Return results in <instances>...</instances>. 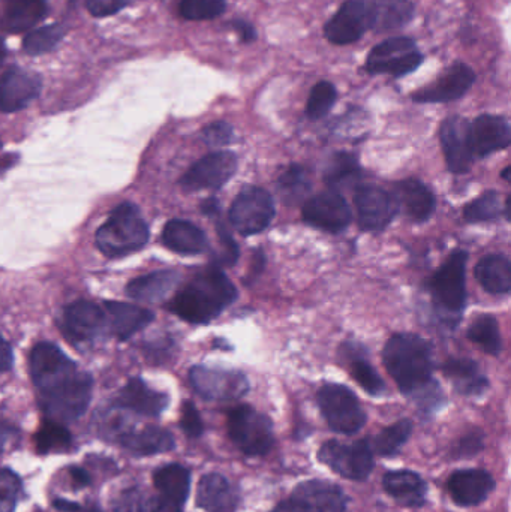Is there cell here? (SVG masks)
Instances as JSON below:
<instances>
[{
	"mask_svg": "<svg viewBox=\"0 0 511 512\" xmlns=\"http://www.w3.org/2000/svg\"><path fill=\"white\" fill-rule=\"evenodd\" d=\"M71 433L66 430L62 423L48 420L39 427L36 433V450L41 454L53 453V451H63L71 445Z\"/></svg>",
	"mask_w": 511,
	"mask_h": 512,
	"instance_id": "7bdbcfd3",
	"label": "cell"
},
{
	"mask_svg": "<svg viewBox=\"0 0 511 512\" xmlns=\"http://www.w3.org/2000/svg\"><path fill=\"white\" fill-rule=\"evenodd\" d=\"M509 171H510V168H506V170H504L503 177L506 180H509Z\"/></svg>",
	"mask_w": 511,
	"mask_h": 512,
	"instance_id": "03108f58",
	"label": "cell"
},
{
	"mask_svg": "<svg viewBox=\"0 0 511 512\" xmlns=\"http://www.w3.org/2000/svg\"><path fill=\"white\" fill-rule=\"evenodd\" d=\"M360 177L359 161L353 153L339 152L330 158L324 171V182L330 188H341V186L353 183Z\"/></svg>",
	"mask_w": 511,
	"mask_h": 512,
	"instance_id": "f35d334b",
	"label": "cell"
},
{
	"mask_svg": "<svg viewBox=\"0 0 511 512\" xmlns=\"http://www.w3.org/2000/svg\"><path fill=\"white\" fill-rule=\"evenodd\" d=\"M83 512H102V511L99 510V508L92 507V508H87V510H84Z\"/></svg>",
	"mask_w": 511,
	"mask_h": 512,
	"instance_id": "e7e4bbea",
	"label": "cell"
},
{
	"mask_svg": "<svg viewBox=\"0 0 511 512\" xmlns=\"http://www.w3.org/2000/svg\"><path fill=\"white\" fill-rule=\"evenodd\" d=\"M134 512H183V507L162 495L149 496L144 499L138 498Z\"/></svg>",
	"mask_w": 511,
	"mask_h": 512,
	"instance_id": "816d5d0a",
	"label": "cell"
},
{
	"mask_svg": "<svg viewBox=\"0 0 511 512\" xmlns=\"http://www.w3.org/2000/svg\"><path fill=\"white\" fill-rule=\"evenodd\" d=\"M279 191L290 203H299L311 191L308 171L300 165H291L278 180Z\"/></svg>",
	"mask_w": 511,
	"mask_h": 512,
	"instance_id": "b9f144b4",
	"label": "cell"
},
{
	"mask_svg": "<svg viewBox=\"0 0 511 512\" xmlns=\"http://www.w3.org/2000/svg\"><path fill=\"white\" fill-rule=\"evenodd\" d=\"M189 381L198 396L210 402H233L249 391V381L239 370L195 366L189 372Z\"/></svg>",
	"mask_w": 511,
	"mask_h": 512,
	"instance_id": "8fae6325",
	"label": "cell"
},
{
	"mask_svg": "<svg viewBox=\"0 0 511 512\" xmlns=\"http://www.w3.org/2000/svg\"><path fill=\"white\" fill-rule=\"evenodd\" d=\"M41 77L35 72L11 68L0 78V110L17 113L41 93Z\"/></svg>",
	"mask_w": 511,
	"mask_h": 512,
	"instance_id": "7402d4cb",
	"label": "cell"
},
{
	"mask_svg": "<svg viewBox=\"0 0 511 512\" xmlns=\"http://www.w3.org/2000/svg\"><path fill=\"white\" fill-rule=\"evenodd\" d=\"M357 221L365 231H381L399 212L395 195L374 185L357 186L354 192Z\"/></svg>",
	"mask_w": 511,
	"mask_h": 512,
	"instance_id": "7c38bea8",
	"label": "cell"
},
{
	"mask_svg": "<svg viewBox=\"0 0 511 512\" xmlns=\"http://www.w3.org/2000/svg\"><path fill=\"white\" fill-rule=\"evenodd\" d=\"M467 259V252H453L431 280L435 306L452 318H459L467 303Z\"/></svg>",
	"mask_w": 511,
	"mask_h": 512,
	"instance_id": "ba28073f",
	"label": "cell"
},
{
	"mask_svg": "<svg viewBox=\"0 0 511 512\" xmlns=\"http://www.w3.org/2000/svg\"><path fill=\"white\" fill-rule=\"evenodd\" d=\"M504 207L501 204V197L498 192H485L482 197L468 204L464 210L465 221L471 224L477 222H491L503 215Z\"/></svg>",
	"mask_w": 511,
	"mask_h": 512,
	"instance_id": "ee69618b",
	"label": "cell"
},
{
	"mask_svg": "<svg viewBox=\"0 0 511 512\" xmlns=\"http://www.w3.org/2000/svg\"><path fill=\"white\" fill-rule=\"evenodd\" d=\"M201 140L209 147H225L234 141V129L230 123L215 122L201 131Z\"/></svg>",
	"mask_w": 511,
	"mask_h": 512,
	"instance_id": "681fc988",
	"label": "cell"
},
{
	"mask_svg": "<svg viewBox=\"0 0 511 512\" xmlns=\"http://www.w3.org/2000/svg\"><path fill=\"white\" fill-rule=\"evenodd\" d=\"M348 369H350L354 381L371 396H381L386 391V384H384L383 379L366 358L351 354L348 358Z\"/></svg>",
	"mask_w": 511,
	"mask_h": 512,
	"instance_id": "ab89813d",
	"label": "cell"
},
{
	"mask_svg": "<svg viewBox=\"0 0 511 512\" xmlns=\"http://www.w3.org/2000/svg\"><path fill=\"white\" fill-rule=\"evenodd\" d=\"M228 435L240 453L248 457H263L275 445L273 423L249 405L237 406L228 414Z\"/></svg>",
	"mask_w": 511,
	"mask_h": 512,
	"instance_id": "5b68a950",
	"label": "cell"
},
{
	"mask_svg": "<svg viewBox=\"0 0 511 512\" xmlns=\"http://www.w3.org/2000/svg\"><path fill=\"white\" fill-rule=\"evenodd\" d=\"M471 152L477 158L507 149L511 143V129L506 117L483 114L470 122L468 128Z\"/></svg>",
	"mask_w": 511,
	"mask_h": 512,
	"instance_id": "44dd1931",
	"label": "cell"
},
{
	"mask_svg": "<svg viewBox=\"0 0 511 512\" xmlns=\"http://www.w3.org/2000/svg\"><path fill=\"white\" fill-rule=\"evenodd\" d=\"M29 370L35 387L44 391L78 369L74 361L69 360L56 345L41 342L30 352Z\"/></svg>",
	"mask_w": 511,
	"mask_h": 512,
	"instance_id": "2e32d148",
	"label": "cell"
},
{
	"mask_svg": "<svg viewBox=\"0 0 511 512\" xmlns=\"http://www.w3.org/2000/svg\"><path fill=\"white\" fill-rule=\"evenodd\" d=\"M371 29V2L347 0L327 21L324 35L335 45H350L359 41Z\"/></svg>",
	"mask_w": 511,
	"mask_h": 512,
	"instance_id": "5bb4252c",
	"label": "cell"
},
{
	"mask_svg": "<svg viewBox=\"0 0 511 512\" xmlns=\"http://www.w3.org/2000/svg\"><path fill=\"white\" fill-rule=\"evenodd\" d=\"M92 388V376L77 370L53 387L39 391V405L48 420L57 423L78 420L89 406Z\"/></svg>",
	"mask_w": 511,
	"mask_h": 512,
	"instance_id": "277c9868",
	"label": "cell"
},
{
	"mask_svg": "<svg viewBox=\"0 0 511 512\" xmlns=\"http://www.w3.org/2000/svg\"><path fill=\"white\" fill-rule=\"evenodd\" d=\"M105 310H107L105 315H107L111 333L122 342L146 328L155 319V315L150 310L135 304L119 303V301H107Z\"/></svg>",
	"mask_w": 511,
	"mask_h": 512,
	"instance_id": "4316f807",
	"label": "cell"
},
{
	"mask_svg": "<svg viewBox=\"0 0 511 512\" xmlns=\"http://www.w3.org/2000/svg\"><path fill=\"white\" fill-rule=\"evenodd\" d=\"M129 0H87V8L95 17H108L122 11Z\"/></svg>",
	"mask_w": 511,
	"mask_h": 512,
	"instance_id": "f5cc1de1",
	"label": "cell"
},
{
	"mask_svg": "<svg viewBox=\"0 0 511 512\" xmlns=\"http://www.w3.org/2000/svg\"><path fill=\"white\" fill-rule=\"evenodd\" d=\"M272 195L257 186H246L231 204L230 222L242 236L263 233L275 218Z\"/></svg>",
	"mask_w": 511,
	"mask_h": 512,
	"instance_id": "30bf717a",
	"label": "cell"
},
{
	"mask_svg": "<svg viewBox=\"0 0 511 512\" xmlns=\"http://www.w3.org/2000/svg\"><path fill=\"white\" fill-rule=\"evenodd\" d=\"M318 406L333 432L356 435L368 423V415L356 394L341 384H327L318 391Z\"/></svg>",
	"mask_w": 511,
	"mask_h": 512,
	"instance_id": "8992f818",
	"label": "cell"
},
{
	"mask_svg": "<svg viewBox=\"0 0 511 512\" xmlns=\"http://www.w3.org/2000/svg\"><path fill=\"white\" fill-rule=\"evenodd\" d=\"M237 298V289L227 274L212 267L195 276L173 300L168 309L189 324H209Z\"/></svg>",
	"mask_w": 511,
	"mask_h": 512,
	"instance_id": "7a4b0ae2",
	"label": "cell"
},
{
	"mask_svg": "<svg viewBox=\"0 0 511 512\" xmlns=\"http://www.w3.org/2000/svg\"><path fill=\"white\" fill-rule=\"evenodd\" d=\"M414 12L411 0H372L371 29L377 33L401 29L413 20Z\"/></svg>",
	"mask_w": 511,
	"mask_h": 512,
	"instance_id": "1f68e13d",
	"label": "cell"
},
{
	"mask_svg": "<svg viewBox=\"0 0 511 512\" xmlns=\"http://www.w3.org/2000/svg\"><path fill=\"white\" fill-rule=\"evenodd\" d=\"M422 63L423 54L416 42L405 36H396L372 48L365 69L369 74H387L399 78L416 71Z\"/></svg>",
	"mask_w": 511,
	"mask_h": 512,
	"instance_id": "9c48e42d",
	"label": "cell"
},
{
	"mask_svg": "<svg viewBox=\"0 0 511 512\" xmlns=\"http://www.w3.org/2000/svg\"><path fill=\"white\" fill-rule=\"evenodd\" d=\"M476 83V74L462 62L453 63L434 83L413 93V101L419 104H443L462 98Z\"/></svg>",
	"mask_w": 511,
	"mask_h": 512,
	"instance_id": "e0dca14e",
	"label": "cell"
},
{
	"mask_svg": "<svg viewBox=\"0 0 511 512\" xmlns=\"http://www.w3.org/2000/svg\"><path fill=\"white\" fill-rule=\"evenodd\" d=\"M290 498L300 512H345L350 502L338 484L320 478L303 481L294 487Z\"/></svg>",
	"mask_w": 511,
	"mask_h": 512,
	"instance_id": "ac0fdd59",
	"label": "cell"
},
{
	"mask_svg": "<svg viewBox=\"0 0 511 512\" xmlns=\"http://www.w3.org/2000/svg\"><path fill=\"white\" fill-rule=\"evenodd\" d=\"M306 224L326 233L338 234L353 221V213L339 192L329 191L312 197L303 206Z\"/></svg>",
	"mask_w": 511,
	"mask_h": 512,
	"instance_id": "9a60e30c",
	"label": "cell"
},
{
	"mask_svg": "<svg viewBox=\"0 0 511 512\" xmlns=\"http://www.w3.org/2000/svg\"><path fill=\"white\" fill-rule=\"evenodd\" d=\"M21 480L11 469H0V512H14L21 496Z\"/></svg>",
	"mask_w": 511,
	"mask_h": 512,
	"instance_id": "7dc6e473",
	"label": "cell"
},
{
	"mask_svg": "<svg viewBox=\"0 0 511 512\" xmlns=\"http://www.w3.org/2000/svg\"><path fill=\"white\" fill-rule=\"evenodd\" d=\"M53 507L56 508V510H59L62 512H80L81 511L80 505L75 504V502L66 501V499H54Z\"/></svg>",
	"mask_w": 511,
	"mask_h": 512,
	"instance_id": "680465c9",
	"label": "cell"
},
{
	"mask_svg": "<svg viewBox=\"0 0 511 512\" xmlns=\"http://www.w3.org/2000/svg\"><path fill=\"white\" fill-rule=\"evenodd\" d=\"M230 26L239 33L240 39H242L245 44H251V42L257 39V30H255V27L252 26L251 23H248V21L234 20L231 21Z\"/></svg>",
	"mask_w": 511,
	"mask_h": 512,
	"instance_id": "11a10c76",
	"label": "cell"
},
{
	"mask_svg": "<svg viewBox=\"0 0 511 512\" xmlns=\"http://www.w3.org/2000/svg\"><path fill=\"white\" fill-rule=\"evenodd\" d=\"M63 36H65V29H63L62 24H51V26L33 30L24 38V51L30 56H41V54L50 53L59 45Z\"/></svg>",
	"mask_w": 511,
	"mask_h": 512,
	"instance_id": "60d3db41",
	"label": "cell"
},
{
	"mask_svg": "<svg viewBox=\"0 0 511 512\" xmlns=\"http://www.w3.org/2000/svg\"><path fill=\"white\" fill-rule=\"evenodd\" d=\"M338 92L336 87L329 81H320L315 84L314 89L309 95L308 104H306V116L311 120H320L326 117L335 105Z\"/></svg>",
	"mask_w": 511,
	"mask_h": 512,
	"instance_id": "f6af8a7d",
	"label": "cell"
},
{
	"mask_svg": "<svg viewBox=\"0 0 511 512\" xmlns=\"http://www.w3.org/2000/svg\"><path fill=\"white\" fill-rule=\"evenodd\" d=\"M123 448L135 456H155L168 453L176 448L174 436L161 427L149 426L140 432H129L120 438Z\"/></svg>",
	"mask_w": 511,
	"mask_h": 512,
	"instance_id": "d6a6232c",
	"label": "cell"
},
{
	"mask_svg": "<svg viewBox=\"0 0 511 512\" xmlns=\"http://www.w3.org/2000/svg\"><path fill=\"white\" fill-rule=\"evenodd\" d=\"M180 282V273L176 270L153 271L146 276L131 280L126 286L129 297L144 303H158L164 300Z\"/></svg>",
	"mask_w": 511,
	"mask_h": 512,
	"instance_id": "4dcf8cb0",
	"label": "cell"
},
{
	"mask_svg": "<svg viewBox=\"0 0 511 512\" xmlns=\"http://www.w3.org/2000/svg\"><path fill=\"white\" fill-rule=\"evenodd\" d=\"M195 502L206 512H236L240 496L228 478L218 472H210L198 483Z\"/></svg>",
	"mask_w": 511,
	"mask_h": 512,
	"instance_id": "cb8c5ba5",
	"label": "cell"
},
{
	"mask_svg": "<svg viewBox=\"0 0 511 512\" xmlns=\"http://www.w3.org/2000/svg\"><path fill=\"white\" fill-rule=\"evenodd\" d=\"M216 230H218L219 240H221L222 248H224V258L221 259L222 264H236L237 259H239V248H237V243L234 242L233 237L230 236L225 225L218 224Z\"/></svg>",
	"mask_w": 511,
	"mask_h": 512,
	"instance_id": "db71d44e",
	"label": "cell"
},
{
	"mask_svg": "<svg viewBox=\"0 0 511 512\" xmlns=\"http://www.w3.org/2000/svg\"><path fill=\"white\" fill-rule=\"evenodd\" d=\"M12 433H14V430H12L11 427L0 423V454L5 451L6 444H8L9 439H11Z\"/></svg>",
	"mask_w": 511,
	"mask_h": 512,
	"instance_id": "6125c7cd",
	"label": "cell"
},
{
	"mask_svg": "<svg viewBox=\"0 0 511 512\" xmlns=\"http://www.w3.org/2000/svg\"><path fill=\"white\" fill-rule=\"evenodd\" d=\"M483 450H485V435L480 430H473L456 442L455 448L452 450V457L456 460L473 459V457L479 456Z\"/></svg>",
	"mask_w": 511,
	"mask_h": 512,
	"instance_id": "c3c4849f",
	"label": "cell"
},
{
	"mask_svg": "<svg viewBox=\"0 0 511 512\" xmlns=\"http://www.w3.org/2000/svg\"><path fill=\"white\" fill-rule=\"evenodd\" d=\"M69 472H71V478H72V481H74L75 486H77V487L89 486L90 475H89V472L86 471V469L78 468V466H72V468L69 469Z\"/></svg>",
	"mask_w": 511,
	"mask_h": 512,
	"instance_id": "6f0895ef",
	"label": "cell"
},
{
	"mask_svg": "<svg viewBox=\"0 0 511 512\" xmlns=\"http://www.w3.org/2000/svg\"><path fill=\"white\" fill-rule=\"evenodd\" d=\"M383 489L405 508H420L428 501V483L422 475L408 469L387 472L383 477Z\"/></svg>",
	"mask_w": 511,
	"mask_h": 512,
	"instance_id": "d4e9b609",
	"label": "cell"
},
{
	"mask_svg": "<svg viewBox=\"0 0 511 512\" xmlns=\"http://www.w3.org/2000/svg\"><path fill=\"white\" fill-rule=\"evenodd\" d=\"M14 363V355H12L11 346L0 336V373L8 372Z\"/></svg>",
	"mask_w": 511,
	"mask_h": 512,
	"instance_id": "9f6ffc18",
	"label": "cell"
},
{
	"mask_svg": "<svg viewBox=\"0 0 511 512\" xmlns=\"http://www.w3.org/2000/svg\"><path fill=\"white\" fill-rule=\"evenodd\" d=\"M153 484L162 496L183 507L191 492V471L179 463H170L155 471Z\"/></svg>",
	"mask_w": 511,
	"mask_h": 512,
	"instance_id": "e575fe53",
	"label": "cell"
},
{
	"mask_svg": "<svg viewBox=\"0 0 511 512\" xmlns=\"http://www.w3.org/2000/svg\"><path fill=\"white\" fill-rule=\"evenodd\" d=\"M443 373L462 396H480L489 388V379L470 358H450L443 364Z\"/></svg>",
	"mask_w": 511,
	"mask_h": 512,
	"instance_id": "f546056e",
	"label": "cell"
},
{
	"mask_svg": "<svg viewBox=\"0 0 511 512\" xmlns=\"http://www.w3.org/2000/svg\"><path fill=\"white\" fill-rule=\"evenodd\" d=\"M395 198L399 207H404L405 213L414 222H426L434 215L437 200L428 186L420 180L408 179L396 185Z\"/></svg>",
	"mask_w": 511,
	"mask_h": 512,
	"instance_id": "83f0119b",
	"label": "cell"
},
{
	"mask_svg": "<svg viewBox=\"0 0 511 512\" xmlns=\"http://www.w3.org/2000/svg\"><path fill=\"white\" fill-rule=\"evenodd\" d=\"M105 325L104 310L90 301H75L63 312V333L72 343L92 342L104 331Z\"/></svg>",
	"mask_w": 511,
	"mask_h": 512,
	"instance_id": "d6986e66",
	"label": "cell"
},
{
	"mask_svg": "<svg viewBox=\"0 0 511 512\" xmlns=\"http://www.w3.org/2000/svg\"><path fill=\"white\" fill-rule=\"evenodd\" d=\"M476 279L486 292L507 295L511 289L510 259L504 255H488L477 264Z\"/></svg>",
	"mask_w": 511,
	"mask_h": 512,
	"instance_id": "836d02e7",
	"label": "cell"
},
{
	"mask_svg": "<svg viewBox=\"0 0 511 512\" xmlns=\"http://www.w3.org/2000/svg\"><path fill=\"white\" fill-rule=\"evenodd\" d=\"M318 462L335 472L339 477L350 481H366L375 468L374 451L369 439L344 444L326 441L317 453Z\"/></svg>",
	"mask_w": 511,
	"mask_h": 512,
	"instance_id": "52a82bcc",
	"label": "cell"
},
{
	"mask_svg": "<svg viewBox=\"0 0 511 512\" xmlns=\"http://www.w3.org/2000/svg\"><path fill=\"white\" fill-rule=\"evenodd\" d=\"M237 165L233 152L210 153L186 171L180 186L189 192L222 188L236 174Z\"/></svg>",
	"mask_w": 511,
	"mask_h": 512,
	"instance_id": "4fadbf2b",
	"label": "cell"
},
{
	"mask_svg": "<svg viewBox=\"0 0 511 512\" xmlns=\"http://www.w3.org/2000/svg\"><path fill=\"white\" fill-rule=\"evenodd\" d=\"M6 48L5 44H3L2 39H0V65H2L3 59H5Z\"/></svg>",
	"mask_w": 511,
	"mask_h": 512,
	"instance_id": "be15d7a7",
	"label": "cell"
},
{
	"mask_svg": "<svg viewBox=\"0 0 511 512\" xmlns=\"http://www.w3.org/2000/svg\"><path fill=\"white\" fill-rule=\"evenodd\" d=\"M225 9V0H182L179 5L180 15L189 21L213 20L224 14Z\"/></svg>",
	"mask_w": 511,
	"mask_h": 512,
	"instance_id": "bcb514c9",
	"label": "cell"
},
{
	"mask_svg": "<svg viewBox=\"0 0 511 512\" xmlns=\"http://www.w3.org/2000/svg\"><path fill=\"white\" fill-rule=\"evenodd\" d=\"M221 210V206H219V201H216L215 198H209V200L204 201L201 204V212L207 216H216Z\"/></svg>",
	"mask_w": 511,
	"mask_h": 512,
	"instance_id": "91938a15",
	"label": "cell"
},
{
	"mask_svg": "<svg viewBox=\"0 0 511 512\" xmlns=\"http://www.w3.org/2000/svg\"><path fill=\"white\" fill-rule=\"evenodd\" d=\"M180 427L188 438L197 439L203 436L204 423L201 420L200 412L195 408L194 403L186 400L182 406V417H180Z\"/></svg>",
	"mask_w": 511,
	"mask_h": 512,
	"instance_id": "f907efd6",
	"label": "cell"
},
{
	"mask_svg": "<svg viewBox=\"0 0 511 512\" xmlns=\"http://www.w3.org/2000/svg\"><path fill=\"white\" fill-rule=\"evenodd\" d=\"M413 421L404 418L398 423L381 430L371 441L372 451L384 459H392L401 453L402 448L407 444L408 439L413 435Z\"/></svg>",
	"mask_w": 511,
	"mask_h": 512,
	"instance_id": "8d00e7d4",
	"label": "cell"
},
{
	"mask_svg": "<svg viewBox=\"0 0 511 512\" xmlns=\"http://www.w3.org/2000/svg\"><path fill=\"white\" fill-rule=\"evenodd\" d=\"M47 9L45 0H14L3 15L2 27L8 32H26L47 15Z\"/></svg>",
	"mask_w": 511,
	"mask_h": 512,
	"instance_id": "d590c367",
	"label": "cell"
},
{
	"mask_svg": "<svg viewBox=\"0 0 511 512\" xmlns=\"http://www.w3.org/2000/svg\"><path fill=\"white\" fill-rule=\"evenodd\" d=\"M162 243L165 248L180 255H200L209 246L203 230L183 219H173L165 225Z\"/></svg>",
	"mask_w": 511,
	"mask_h": 512,
	"instance_id": "f1b7e54d",
	"label": "cell"
},
{
	"mask_svg": "<svg viewBox=\"0 0 511 512\" xmlns=\"http://www.w3.org/2000/svg\"><path fill=\"white\" fill-rule=\"evenodd\" d=\"M167 394L152 390L143 379L134 378L122 388L117 397L119 408L129 409L144 417H159L168 408Z\"/></svg>",
	"mask_w": 511,
	"mask_h": 512,
	"instance_id": "484cf974",
	"label": "cell"
},
{
	"mask_svg": "<svg viewBox=\"0 0 511 512\" xmlns=\"http://www.w3.org/2000/svg\"><path fill=\"white\" fill-rule=\"evenodd\" d=\"M384 366L404 396L416 403L426 417L446 405L440 384L432 378V348L417 334L401 333L390 337L383 352Z\"/></svg>",
	"mask_w": 511,
	"mask_h": 512,
	"instance_id": "6da1fadb",
	"label": "cell"
},
{
	"mask_svg": "<svg viewBox=\"0 0 511 512\" xmlns=\"http://www.w3.org/2000/svg\"><path fill=\"white\" fill-rule=\"evenodd\" d=\"M495 487L494 477L483 469H459L447 480L450 498L458 507L464 508L483 504Z\"/></svg>",
	"mask_w": 511,
	"mask_h": 512,
	"instance_id": "ffe728a7",
	"label": "cell"
},
{
	"mask_svg": "<svg viewBox=\"0 0 511 512\" xmlns=\"http://www.w3.org/2000/svg\"><path fill=\"white\" fill-rule=\"evenodd\" d=\"M467 337L471 342L482 348L489 355H500L503 351L500 325L492 315H480L471 322L467 331Z\"/></svg>",
	"mask_w": 511,
	"mask_h": 512,
	"instance_id": "74e56055",
	"label": "cell"
},
{
	"mask_svg": "<svg viewBox=\"0 0 511 512\" xmlns=\"http://www.w3.org/2000/svg\"><path fill=\"white\" fill-rule=\"evenodd\" d=\"M470 122L464 117L453 116L444 120L440 128V141L446 156L447 167L453 174H465L473 165L474 156L468 140Z\"/></svg>",
	"mask_w": 511,
	"mask_h": 512,
	"instance_id": "603a6c76",
	"label": "cell"
},
{
	"mask_svg": "<svg viewBox=\"0 0 511 512\" xmlns=\"http://www.w3.org/2000/svg\"><path fill=\"white\" fill-rule=\"evenodd\" d=\"M269 512H300L299 507H297L296 502L288 496L284 501L279 502L273 510Z\"/></svg>",
	"mask_w": 511,
	"mask_h": 512,
	"instance_id": "94428289",
	"label": "cell"
},
{
	"mask_svg": "<svg viewBox=\"0 0 511 512\" xmlns=\"http://www.w3.org/2000/svg\"><path fill=\"white\" fill-rule=\"evenodd\" d=\"M149 227L140 210L123 203L108 216L107 222L96 231V246L108 258H120L140 251L149 242Z\"/></svg>",
	"mask_w": 511,
	"mask_h": 512,
	"instance_id": "3957f363",
	"label": "cell"
}]
</instances>
